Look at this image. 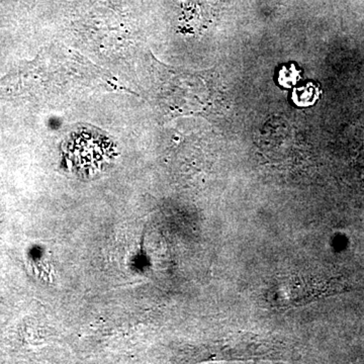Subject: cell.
Wrapping results in <instances>:
<instances>
[{
	"label": "cell",
	"mask_w": 364,
	"mask_h": 364,
	"mask_svg": "<svg viewBox=\"0 0 364 364\" xmlns=\"http://www.w3.org/2000/svg\"><path fill=\"white\" fill-rule=\"evenodd\" d=\"M296 79V72L294 68L287 69L284 68L280 71L279 81L282 85L284 86H289L294 83Z\"/></svg>",
	"instance_id": "2"
},
{
	"label": "cell",
	"mask_w": 364,
	"mask_h": 364,
	"mask_svg": "<svg viewBox=\"0 0 364 364\" xmlns=\"http://www.w3.org/2000/svg\"><path fill=\"white\" fill-rule=\"evenodd\" d=\"M318 88L315 85H310L306 87L296 90L294 93V100L296 105L306 107L315 102L318 97Z\"/></svg>",
	"instance_id": "1"
}]
</instances>
